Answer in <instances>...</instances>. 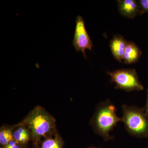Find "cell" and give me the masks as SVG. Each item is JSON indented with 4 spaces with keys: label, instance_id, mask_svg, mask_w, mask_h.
Masks as SVG:
<instances>
[{
    "label": "cell",
    "instance_id": "14",
    "mask_svg": "<svg viewBox=\"0 0 148 148\" xmlns=\"http://www.w3.org/2000/svg\"><path fill=\"white\" fill-rule=\"evenodd\" d=\"M144 109L146 115L148 117V88L147 90V103Z\"/></svg>",
    "mask_w": 148,
    "mask_h": 148
},
{
    "label": "cell",
    "instance_id": "2",
    "mask_svg": "<svg viewBox=\"0 0 148 148\" xmlns=\"http://www.w3.org/2000/svg\"><path fill=\"white\" fill-rule=\"evenodd\" d=\"M21 124L28 127L32 137L37 141L52 135L56 129L55 119L39 106L30 112Z\"/></svg>",
    "mask_w": 148,
    "mask_h": 148
},
{
    "label": "cell",
    "instance_id": "9",
    "mask_svg": "<svg viewBox=\"0 0 148 148\" xmlns=\"http://www.w3.org/2000/svg\"><path fill=\"white\" fill-rule=\"evenodd\" d=\"M29 132L24 125L21 124L14 131V139L17 144H25L29 140L30 135Z\"/></svg>",
    "mask_w": 148,
    "mask_h": 148
},
{
    "label": "cell",
    "instance_id": "5",
    "mask_svg": "<svg viewBox=\"0 0 148 148\" xmlns=\"http://www.w3.org/2000/svg\"><path fill=\"white\" fill-rule=\"evenodd\" d=\"M75 28L73 45L77 52L81 51L85 58H87L86 54V49L92 51L93 44L90 36L86 28L84 19L80 15L77 16L75 19Z\"/></svg>",
    "mask_w": 148,
    "mask_h": 148
},
{
    "label": "cell",
    "instance_id": "6",
    "mask_svg": "<svg viewBox=\"0 0 148 148\" xmlns=\"http://www.w3.org/2000/svg\"><path fill=\"white\" fill-rule=\"evenodd\" d=\"M118 6L120 13L128 18H133L140 14L139 2L135 0L118 1Z\"/></svg>",
    "mask_w": 148,
    "mask_h": 148
},
{
    "label": "cell",
    "instance_id": "15",
    "mask_svg": "<svg viewBox=\"0 0 148 148\" xmlns=\"http://www.w3.org/2000/svg\"><path fill=\"white\" fill-rule=\"evenodd\" d=\"M97 148L92 147V148Z\"/></svg>",
    "mask_w": 148,
    "mask_h": 148
},
{
    "label": "cell",
    "instance_id": "13",
    "mask_svg": "<svg viewBox=\"0 0 148 148\" xmlns=\"http://www.w3.org/2000/svg\"><path fill=\"white\" fill-rule=\"evenodd\" d=\"M4 148H19L17 143L14 140L10 142L7 145L5 146Z\"/></svg>",
    "mask_w": 148,
    "mask_h": 148
},
{
    "label": "cell",
    "instance_id": "1",
    "mask_svg": "<svg viewBox=\"0 0 148 148\" xmlns=\"http://www.w3.org/2000/svg\"><path fill=\"white\" fill-rule=\"evenodd\" d=\"M116 111L115 106L110 101L102 102L98 106L91 120V124L95 132L106 141L114 139L110 132L119 122L122 121L121 118L117 115Z\"/></svg>",
    "mask_w": 148,
    "mask_h": 148
},
{
    "label": "cell",
    "instance_id": "11",
    "mask_svg": "<svg viewBox=\"0 0 148 148\" xmlns=\"http://www.w3.org/2000/svg\"><path fill=\"white\" fill-rule=\"evenodd\" d=\"M42 148H63L61 140L58 135L55 138H47L43 143Z\"/></svg>",
    "mask_w": 148,
    "mask_h": 148
},
{
    "label": "cell",
    "instance_id": "10",
    "mask_svg": "<svg viewBox=\"0 0 148 148\" xmlns=\"http://www.w3.org/2000/svg\"><path fill=\"white\" fill-rule=\"evenodd\" d=\"M13 140V133L11 130L6 127L1 128L0 131V143L1 145L5 146Z\"/></svg>",
    "mask_w": 148,
    "mask_h": 148
},
{
    "label": "cell",
    "instance_id": "8",
    "mask_svg": "<svg viewBox=\"0 0 148 148\" xmlns=\"http://www.w3.org/2000/svg\"><path fill=\"white\" fill-rule=\"evenodd\" d=\"M141 55L142 52L138 46L132 42L127 41L123 59L125 64L129 65L136 63Z\"/></svg>",
    "mask_w": 148,
    "mask_h": 148
},
{
    "label": "cell",
    "instance_id": "12",
    "mask_svg": "<svg viewBox=\"0 0 148 148\" xmlns=\"http://www.w3.org/2000/svg\"><path fill=\"white\" fill-rule=\"evenodd\" d=\"M140 9V15L144 13H148V0H140L138 1Z\"/></svg>",
    "mask_w": 148,
    "mask_h": 148
},
{
    "label": "cell",
    "instance_id": "3",
    "mask_svg": "<svg viewBox=\"0 0 148 148\" xmlns=\"http://www.w3.org/2000/svg\"><path fill=\"white\" fill-rule=\"evenodd\" d=\"M122 109V121L130 135L138 138H147L148 117L144 109L123 105Z\"/></svg>",
    "mask_w": 148,
    "mask_h": 148
},
{
    "label": "cell",
    "instance_id": "4",
    "mask_svg": "<svg viewBox=\"0 0 148 148\" xmlns=\"http://www.w3.org/2000/svg\"><path fill=\"white\" fill-rule=\"evenodd\" d=\"M107 73L111 77V82L115 84L116 89L127 92L144 89L135 69H118Z\"/></svg>",
    "mask_w": 148,
    "mask_h": 148
},
{
    "label": "cell",
    "instance_id": "7",
    "mask_svg": "<svg viewBox=\"0 0 148 148\" xmlns=\"http://www.w3.org/2000/svg\"><path fill=\"white\" fill-rule=\"evenodd\" d=\"M127 41L120 35L114 36L110 42V47L114 58L120 62H122Z\"/></svg>",
    "mask_w": 148,
    "mask_h": 148
}]
</instances>
